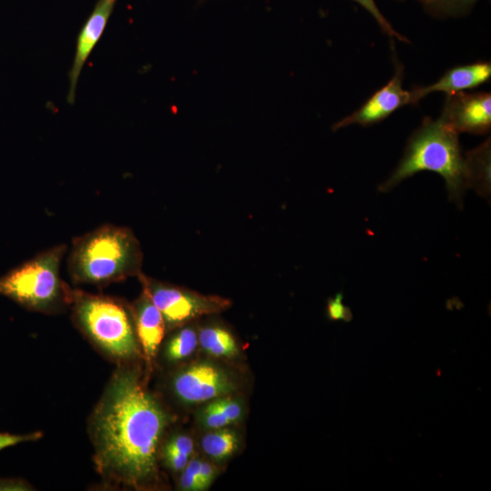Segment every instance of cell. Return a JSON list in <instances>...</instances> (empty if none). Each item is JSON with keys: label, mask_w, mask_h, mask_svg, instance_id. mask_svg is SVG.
<instances>
[{"label": "cell", "mask_w": 491, "mask_h": 491, "mask_svg": "<svg viewBox=\"0 0 491 491\" xmlns=\"http://www.w3.org/2000/svg\"><path fill=\"white\" fill-rule=\"evenodd\" d=\"M27 485L18 479L0 478V491H21L28 490Z\"/></svg>", "instance_id": "obj_27"}, {"label": "cell", "mask_w": 491, "mask_h": 491, "mask_svg": "<svg viewBox=\"0 0 491 491\" xmlns=\"http://www.w3.org/2000/svg\"><path fill=\"white\" fill-rule=\"evenodd\" d=\"M209 405L215 409L220 411L225 415L232 423L239 420L243 415V408L241 404L228 396H221L214 399Z\"/></svg>", "instance_id": "obj_20"}, {"label": "cell", "mask_w": 491, "mask_h": 491, "mask_svg": "<svg viewBox=\"0 0 491 491\" xmlns=\"http://www.w3.org/2000/svg\"><path fill=\"white\" fill-rule=\"evenodd\" d=\"M143 252L126 226L104 225L73 240L67 269L75 284L106 286L138 276Z\"/></svg>", "instance_id": "obj_2"}, {"label": "cell", "mask_w": 491, "mask_h": 491, "mask_svg": "<svg viewBox=\"0 0 491 491\" xmlns=\"http://www.w3.org/2000/svg\"><path fill=\"white\" fill-rule=\"evenodd\" d=\"M395 68L393 77L358 109L336 123L334 131L351 125L369 126L380 123L397 109L411 105L410 90L403 88L404 68L398 61Z\"/></svg>", "instance_id": "obj_9"}, {"label": "cell", "mask_w": 491, "mask_h": 491, "mask_svg": "<svg viewBox=\"0 0 491 491\" xmlns=\"http://www.w3.org/2000/svg\"><path fill=\"white\" fill-rule=\"evenodd\" d=\"M216 471L214 466L205 461H201L198 482L200 491L207 489L215 479Z\"/></svg>", "instance_id": "obj_26"}, {"label": "cell", "mask_w": 491, "mask_h": 491, "mask_svg": "<svg viewBox=\"0 0 491 491\" xmlns=\"http://www.w3.org/2000/svg\"><path fill=\"white\" fill-rule=\"evenodd\" d=\"M138 343L145 357H155L166 330L162 314L143 288L142 295L131 308Z\"/></svg>", "instance_id": "obj_12"}, {"label": "cell", "mask_w": 491, "mask_h": 491, "mask_svg": "<svg viewBox=\"0 0 491 491\" xmlns=\"http://www.w3.org/2000/svg\"><path fill=\"white\" fill-rule=\"evenodd\" d=\"M139 280L163 316L166 329L180 327L201 316L218 314L232 305L227 298L202 295L182 286L161 282L141 273Z\"/></svg>", "instance_id": "obj_6"}, {"label": "cell", "mask_w": 491, "mask_h": 491, "mask_svg": "<svg viewBox=\"0 0 491 491\" xmlns=\"http://www.w3.org/2000/svg\"><path fill=\"white\" fill-rule=\"evenodd\" d=\"M200 417L203 426L209 429H219L232 424L225 415L209 404L203 409Z\"/></svg>", "instance_id": "obj_22"}, {"label": "cell", "mask_w": 491, "mask_h": 491, "mask_svg": "<svg viewBox=\"0 0 491 491\" xmlns=\"http://www.w3.org/2000/svg\"><path fill=\"white\" fill-rule=\"evenodd\" d=\"M201 460L197 457L190 459L182 470L179 486L185 491H200L198 476Z\"/></svg>", "instance_id": "obj_19"}, {"label": "cell", "mask_w": 491, "mask_h": 491, "mask_svg": "<svg viewBox=\"0 0 491 491\" xmlns=\"http://www.w3.org/2000/svg\"><path fill=\"white\" fill-rule=\"evenodd\" d=\"M467 188H473L484 196H490L491 190V142L490 137L477 147L464 153Z\"/></svg>", "instance_id": "obj_13"}, {"label": "cell", "mask_w": 491, "mask_h": 491, "mask_svg": "<svg viewBox=\"0 0 491 491\" xmlns=\"http://www.w3.org/2000/svg\"><path fill=\"white\" fill-rule=\"evenodd\" d=\"M421 171L439 174L446 182L449 199L461 205L462 195L467 189L464 154L458 133L440 118H424L409 136L399 164L378 190L388 192Z\"/></svg>", "instance_id": "obj_3"}, {"label": "cell", "mask_w": 491, "mask_h": 491, "mask_svg": "<svg viewBox=\"0 0 491 491\" xmlns=\"http://www.w3.org/2000/svg\"><path fill=\"white\" fill-rule=\"evenodd\" d=\"M41 437V432H34L24 435L0 432V451L21 443L36 441Z\"/></svg>", "instance_id": "obj_24"}, {"label": "cell", "mask_w": 491, "mask_h": 491, "mask_svg": "<svg viewBox=\"0 0 491 491\" xmlns=\"http://www.w3.org/2000/svg\"><path fill=\"white\" fill-rule=\"evenodd\" d=\"M423 10L437 19L466 15L478 0H418Z\"/></svg>", "instance_id": "obj_16"}, {"label": "cell", "mask_w": 491, "mask_h": 491, "mask_svg": "<svg viewBox=\"0 0 491 491\" xmlns=\"http://www.w3.org/2000/svg\"><path fill=\"white\" fill-rule=\"evenodd\" d=\"M490 78L489 61L457 65L446 71L436 82L429 85L414 86L410 90L411 105H417L420 100L432 93L442 92L449 95L473 89L488 82Z\"/></svg>", "instance_id": "obj_11"}, {"label": "cell", "mask_w": 491, "mask_h": 491, "mask_svg": "<svg viewBox=\"0 0 491 491\" xmlns=\"http://www.w3.org/2000/svg\"><path fill=\"white\" fill-rule=\"evenodd\" d=\"M71 304L76 326L106 355L120 361L138 356L132 310L120 299L73 290Z\"/></svg>", "instance_id": "obj_4"}, {"label": "cell", "mask_w": 491, "mask_h": 491, "mask_svg": "<svg viewBox=\"0 0 491 491\" xmlns=\"http://www.w3.org/2000/svg\"><path fill=\"white\" fill-rule=\"evenodd\" d=\"M238 444L236 433L225 427L214 429L205 434L201 440L204 452L215 460L231 456L237 450Z\"/></svg>", "instance_id": "obj_15"}, {"label": "cell", "mask_w": 491, "mask_h": 491, "mask_svg": "<svg viewBox=\"0 0 491 491\" xmlns=\"http://www.w3.org/2000/svg\"><path fill=\"white\" fill-rule=\"evenodd\" d=\"M200 1H203V0H200Z\"/></svg>", "instance_id": "obj_28"}, {"label": "cell", "mask_w": 491, "mask_h": 491, "mask_svg": "<svg viewBox=\"0 0 491 491\" xmlns=\"http://www.w3.org/2000/svg\"><path fill=\"white\" fill-rule=\"evenodd\" d=\"M197 344L198 336L193 328H181L168 339L165 357L170 362L185 359L194 353Z\"/></svg>", "instance_id": "obj_17"}, {"label": "cell", "mask_w": 491, "mask_h": 491, "mask_svg": "<svg viewBox=\"0 0 491 491\" xmlns=\"http://www.w3.org/2000/svg\"><path fill=\"white\" fill-rule=\"evenodd\" d=\"M365 8L376 21L384 34L391 38H396L402 42H408L404 35L398 33L381 13L375 0H353Z\"/></svg>", "instance_id": "obj_18"}, {"label": "cell", "mask_w": 491, "mask_h": 491, "mask_svg": "<svg viewBox=\"0 0 491 491\" xmlns=\"http://www.w3.org/2000/svg\"><path fill=\"white\" fill-rule=\"evenodd\" d=\"M116 0H99L82 27L77 39L75 57L68 75L67 102L73 105L81 72L94 47L101 38Z\"/></svg>", "instance_id": "obj_10"}, {"label": "cell", "mask_w": 491, "mask_h": 491, "mask_svg": "<svg viewBox=\"0 0 491 491\" xmlns=\"http://www.w3.org/2000/svg\"><path fill=\"white\" fill-rule=\"evenodd\" d=\"M161 456L166 466L175 472L182 471L190 460L189 456L165 446L162 447Z\"/></svg>", "instance_id": "obj_23"}, {"label": "cell", "mask_w": 491, "mask_h": 491, "mask_svg": "<svg viewBox=\"0 0 491 491\" xmlns=\"http://www.w3.org/2000/svg\"><path fill=\"white\" fill-rule=\"evenodd\" d=\"M198 343L209 355L216 357H235L239 348L233 335L225 327L210 325L199 330Z\"/></svg>", "instance_id": "obj_14"}, {"label": "cell", "mask_w": 491, "mask_h": 491, "mask_svg": "<svg viewBox=\"0 0 491 491\" xmlns=\"http://www.w3.org/2000/svg\"><path fill=\"white\" fill-rule=\"evenodd\" d=\"M165 446H167L175 451L187 456H191L194 451V443L190 436L184 434H178L170 437Z\"/></svg>", "instance_id": "obj_25"}, {"label": "cell", "mask_w": 491, "mask_h": 491, "mask_svg": "<svg viewBox=\"0 0 491 491\" xmlns=\"http://www.w3.org/2000/svg\"><path fill=\"white\" fill-rule=\"evenodd\" d=\"M172 386L180 400L194 404L225 396L235 391L236 385L221 367L201 362L177 373Z\"/></svg>", "instance_id": "obj_7"}, {"label": "cell", "mask_w": 491, "mask_h": 491, "mask_svg": "<svg viewBox=\"0 0 491 491\" xmlns=\"http://www.w3.org/2000/svg\"><path fill=\"white\" fill-rule=\"evenodd\" d=\"M65 245L37 254L0 276V295L34 311L52 312L71 304L73 290L60 278Z\"/></svg>", "instance_id": "obj_5"}, {"label": "cell", "mask_w": 491, "mask_h": 491, "mask_svg": "<svg viewBox=\"0 0 491 491\" xmlns=\"http://www.w3.org/2000/svg\"><path fill=\"white\" fill-rule=\"evenodd\" d=\"M169 416L139 372L119 367L90 420L95 463L105 478L136 489L158 476V447Z\"/></svg>", "instance_id": "obj_1"}, {"label": "cell", "mask_w": 491, "mask_h": 491, "mask_svg": "<svg viewBox=\"0 0 491 491\" xmlns=\"http://www.w3.org/2000/svg\"><path fill=\"white\" fill-rule=\"evenodd\" d=\"M326 316L329 320H342L349 322L352 320V312L349 307L343 304V294L338 293L335 297H330L326 305Z\"/></svg>", "instance_id": "obj_21"}, {"label": "cell", "mask_w": 491, "mask_h": 491, "mask_svg": "<svg viewBox=\"0 0 491 491\" xmlns=\"http://www.w3.org/2000/svg\"><path fill=\"white\" fill-rule=\"evenodd\" d=\"M439 118L458 134L486 135L491 129V94L464 91L446 95Z\"/></svg>", "instance_id": "obj_8"}]
</instances>
